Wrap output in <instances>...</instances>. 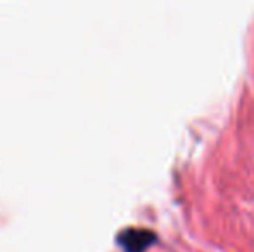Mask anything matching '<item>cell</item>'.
<instances>
[{
    "label": "cell",
    "instance_id": "6da1fadb",
    "mask_svg": "<svg viewBox=\"0 0 254 252\" xmlns=\"http://www.w3.org/2000/svg\"><path fill=\"white\" fill-rule=\"evenodd\" d=\"M156 242V235L149 230H125L120 235V244L127 252H144Z\"/></svg>",
    "mask_w": 254,
    "mask_h": 252
}]
</instances>
